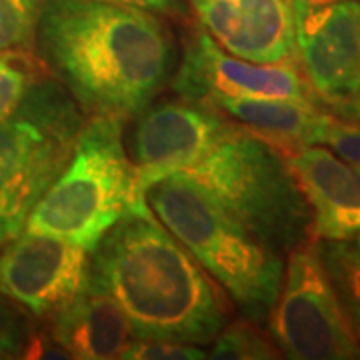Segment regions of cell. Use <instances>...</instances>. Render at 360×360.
Listing matches in <instances>:
<instances>
[{
  "instance_id": "22",
  "label": "cell",
  "mask_w": 360,
  "mask_h": 360,
  "mask_svg": "<svg viewBox=\"0 0 360 360\" xmlns=\"http://www.w3.org/2000/svg\"><path fill=\"white\" fill-rule=\"evenodd\" d=\"M316 144H326L342 160L360 167V122L342 120L328 112Z\"/></svg>"
},
{
  "instance_id": "3",
  "label": "cell",
  "mask_w": 360,
  "mask_h": 360,
  "mask_svg": "<svg viewBox=\"0 0 360 360\" xmlns=\"http://www.w3.org/2000/svg\"><path fill=\"white\" fill-rule=\"evenodd\" d=\"M168 232L224 290L246 321L264 324L284 278V257L260 245L182 172L158 180L146 193Z\"/></svg>"
},
{
  "instance_id": "1",
  "label": "cell",
  "mask_w": 360,
  "mask_h": 360,
  "mask_svg": "<svg viewBox=\"0 0 360 360\" xmlns=\"http://www.w3.org/2000/svg\"><path fill=\"white\" fill-rule=\"evenodd\" d=\"M37 54L84 116L132 120L174 70V40L158 14L103 0H46Z\"/></svg>"
},
{
  "instance_id": "20",
  "label": "cell",
  "mask_w": 360,
  "mask_h": 360,
  "mask_svg": "<svg viewBox=\"0 0 360 360\" xmlns=\"http://www.w3.org/2000/svg\"><path fill=\"white\" fill-rule=\"evenodd\" d=\"M202 360L208 359V350L200 345L165 340V338H141L134 336L122 360Z\"/></svg>"
},
{
  "instance_id": "6",
  "label": "cell",
  "mask_w": 360,
  "mask_h": 360,
  "mask_svg": "<svg viewBox=\"0 0 360 360\" xmlns=\"http://www.w3.org/2000/svg\"><path fill=\"white\" fill-rule=\"evenodd\" d=\"M86 116L54 78H34L0 122V248L26 220L72 155Z\"/></svg>"
},
{
  "instance_id": "5",
  "label": "cell",
  "mask_w": 360,
  "mask_h": 360,
  "mask_svg": "<svg viewBox=\"0 0 360 360\" xmlns=\"http://www.w3.org/2000/svg\"><path fill=\"white\" fill-rule=\"evenodd\" d=\"M127 120L86 116L72 155L26 220L25 232L94 250L144 193L124 144Z\"/></svg>"
},
{
  "instance_id": "7",
  "label": "cell",
  "mask_w": 360,
  "mask_h": 360,
  "mask_svg": "<svg viewBox=\"0 0 360 360\" xmlns=\"http://www.w3.org/2000/svg\"><path fill=\"white\" fill-rule=\"evenodd\" d=\"M284 262L278 298L270 310L269 335L281 356L292 360L360 359V340L348 322L319 243L292 248Z\"/></svg>"
},
{
  "instance_id": "9",
  "label": "cell",
  "mask_w": 360,
  "mask_h": 360,
  "mask_svg": "<svg viewBox=\"0 0 360 360\" xmlns=\"http://www.w3.org/2000/svg\"><path fill=\"white\" fill-rule=\"evenodd\" d=\"M292 2L296 60L319 103L326 108L360 92V0Z\"/></svg>"
},
{
  "instance_id": "24",
  "label": "cell",
  "mask_w": 360,
  "mask_h": 360,
  "mask_svg": "<svg viewBox=\"0 0 360 360\" xmlns=\"http://www.w3.org/2000/svg\"><path fill=\"white\" fill-rule=\"evenodd\" d=\"M328 110H330V115L338 116V118H342V120L360 122V92L354 98H350L347 103L335 104V106H330Z\"/></svg>"
},
{
  "instance_id": "26",
  "label": "cell",
  "mask_w": 360,
  "mask_h": 360,
  "mask_svg": "<svg viewBox=\"0 0 360 360\" xmlns=\"http://www.w3.org/2000/svg\"><path fill=\"white\" fill-rule=\"evenodd\" d=\"M359 168H360V167H359Z\"/></svg>"
},
{
  "instance_id": "8",
  "label": "cell",
  "mask_w": 360,
  "mask_h": 360,
  "mask_svg": "<svg viewBox=\"0 0 360 360\" xmlns=\"http://www.w3.org/2000/svg\"><path fill=\"white\" fill-rule=\"evenodd\" d=\"M170 80L176 96L191 103H200L210 94L319 103L295 63L262 65L234 56L200 25L188 26L179 68Z\"/></svg>"
},
{
  "instance_id": "10",
  "label": "cell",
  "mask_w": 360,
  "mask_h": 360,
  "mask_svg": "<svg viewBox=\"0 0 360 360\" xmlns=\"http://www.w3.org/2000/svg\"><path fill=\"white\" fill-rule=\"evenodd\" d=\"M236 127L217 110L191 101L148 104L136 116L129 146L141 193L193 167Z\"/></svg>"
},
{
  "instance_id": "18",
  "label": "cell",
  "mask_w": 360,
  "mask_h": 360,
  "mask_svg": "<svg viewBox=\"0 0 360 360\" xmlns=\"http://www.w3.org/2000/svg\"><path fill=\"white\" fill-rule=\"evenodd\" d=\"M208 359L272 360L281 359V350L276 348L270 336L260 330V324L245 319V321L224 324V328L212 340Z\"/></svg>"
},
{
  "instance_id": "21",
  "label": "cell",
  "mask_w": 360,
  "mask_h": 360,
  "mask_svg": "<svg viewBox=\"0 0 360 360\" xmlns=\"http://www.w3.org/2000/svg\"><path fill=\"white\" fill-rule=\"evenodd\" d=\"M28 66L30 63L0 56V122L13 115L34 82Z\"/></svg>"
},
{
  "instance_id": "25",
  "label": "cell",
  "mask_w": 360,
  "mask_h": 360,
  "mask_svg": "<svg viewBox=\"0 0 360 360\" xmlns=\"http://www.w3.org/2000/svg\"><path fill=\"white\" fill-rule=\"evenodd\" d=\"M298 2H309V4H321V2H335V0H298Z\"/></svg>"
},
{
  "instance_id": "15",
  "label": "cell",
  "mask_w": 360,
  "mask_h": 360,
  "mask_svg": "<svg viewBox=\"0 0 360 360\" xmlns=\"http://www.w3.org/2000/svg\"><path fill=\"white\" fill-rule=\"evenodd\" d=\"M196 104L217 110L238 127L272 142L283 153L316 144L328 115L319 106V103H302L288 98L210 94Z\"/></svg>"
},
{
  "instance_id": "2",
  "label": "cell",
  "mask_w": 360,
  "mask_h": 360,
  "mask_svg": "<svg viewBox=\"0 0 360 360\" xmlns=\"http://www.w3.org/2000/svg\"><path fill=\"white\" fill-rule=\"evenodd\" d=\"M92 281L127 312L134 335L210 345L229 296L141 196L90 252Z\"/></svg>"
},
{
  "instance_id": "11",
  "label": "cell",
  "mask_w": 360,
  "mask_h": 360,
  "mask_svg": "<svg viewBox=\"0 0 360 360\" xmlns=\"http://www.w3.org/2000/svg\"><path fill=\"white\" fill-rule=\"evenodd\" d=\"M90 276V250L56 236L22 231L0 248V295L37 319L75 300Z\"/></svg>"
},
{
  "instance_id": "16",
  "label": "cell",
  "mask_w": 360,
  "mask_h": 360,
  "mask_svg": "<svg viewBox=\"0 0 360 360\" xmlns=\"http://www.w3.org/2000/svg\"><path fill=\"white\" fill-rule=\"evenodd\" d=\"M348 322L360 340V234L342 240H316Z\"/></svg>"
},
{
  "instance_id": "4",
  "label": "cell",
  "mask_w": 360,
  "mask_h": 360,
  "mask_svg": "<svg viewBox=\"0 0 360 360\" xmlns=\"http://www.w3.org/2000/svg\"><path fill=\"white\" fill-rule=\"evenodd\" d=\"M250 236L286 257L312 236V214L284 153L236 127L182 170Z\"/></svg>"
},
{
  "instance_id": "19",
  "label": "cell",
  "mask_w": 360,
  "mask_h": 360,
  "mask_svg": "<svg viewBox=\"0 0 360 360\" xmlns=\"http://www.w3.org/2000/svg\"><path fill=\"white\" fill-rule=\"evenodd\" d=\"M26 310L0 295V359H25L34 340Z\"/></svg>"
},
{
  "instance_id": "23",
  "label": "cell",
  "mask_w": 360,
  "mask_h": 360,
  "mask_svg": "<svg viewBox=\"0 0 360 360\" xmlns=\"http://www.w3.org/2000/svg\"><path fill=\"white\" fill-rule=\"evenodd\" d=\"M110 4H120V6H130L146 13L158 14V16H186L188 14V2L186 0H103Z\"/></svg>"
},
{
  "instance_id": "12",
  "label": "cell",
  "mask_w": 360,
  "mask_h": 360,
  "mask_svg": "<svg viewBox=\"0 0 360 360\" xmlns=\"http://www.w3.org/2000/svg\"><path fill=\"white\" fill-rule=\"evenodd\" d=\"M198 25L219 46L252 63L296 60V20L290 0H186Z\"/></svg>"
},
{
  "instance_id": "17",
  "label": "cell",
  "mask_w": 360,
  "mask_h": 360,
  "mask_svg": "<svg viewBox=\"0 0 360 360\" xmlns=\"http://www.w3.org/2000/svg\"><path fill=\"white\" fill-rule=\"evenodd\" d=\"M46 0H0V56L32 63Z\"/></svg>"
},
{
  "instance_id": "13",
  "label": "cell",
  "mask_w": 360,
  "mask_h": 360,
  "mask_svg": "<svg viewBox=\"0 0 360 360\" xmlns=\"http://www.w3.org/2000/svg\"><path fill=\"white\" fill-rule=\"evenodd\" d=\"M312 214L316 240L360 234V168L316 144L284 153Z\"/></svg>"
},
{
  "instance_id": "14",
  "label": "cell",
  "mask_w": 360,
  "mask_h": 360,
  "mask_svg": "<svg viewBox=\"0 0 360 360\" xmlns=\"http://www.w3.org/2000/svg\"><path fill=\"white\" fill-rule=\"evenodd\" d=\"M46 336L65 359L115 360L134 340L127 312L92 281L86 290L46 319Z\"/></svg>"
}]
</instances>
